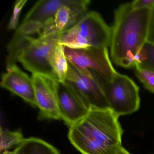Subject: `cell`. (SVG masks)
<instances>
[{"mask_svg":"<svg viewBox=\"0 0 154 154\" xmlns=\"http://www.w3.org/2000/svg\"><path fill=\"white\" fill-rule=\"evenodd\" d=\"M151 9H135L131 2L120 6L114 12L112 28L110 56L118 66L135 67L140 51L147 41Z\"/></svg>","mask_w":154,"mask_h":154,"instance_id":"obj_1","label":"cell"},{"mask_svg":"<svg viewBox=\"0 0 154 154\" xmlns=\"http://www.w3.org/2000/svg\"><path fill=\"white\" fill-rule=\"evenodd\" d=\"M119 117L109 109H91L69 128L71 144L82 154H118L123 130Z\"/></svg>","mask_w":154,"mask_h":154,"instance_id":"obj_2","label":"cell"},{"mask_svg":"<svg viewBox=\"0 0 154 154\" xmlns=\"http://www.w3.org/2000/svg\"><path fill=\"white\" fill-rule=\"evenodd\" d=\"M112 28L96 11H88L72 28L62 34L59 44L72 48H108Z\"/></svg>","mask_w":154,"mask_h":154,"instance_id":"obj_3","label":"cell"},{"mask_svg":"<svg viewBox=\"0 0 154 154\" xmlns=\"http://www.w3.org/2000/svg\"><path fill=\"white\" fill-rule=\"evenodd\" d=\"M61 35H38L20 51L17 57L23 67L32 74L56 80L51 65L52 55L59 44Z\"/></svg>","mask_w":154,"mask_h":154,"instance_id":"obj_4","label":"cell"},{"mask_svg":"<svg viewBox=\"0 0 154 154\" xmlns=\"http://www.w3.org/2000/svg\"><path fill=\"white\" fill-rule=\"evenodd\" d=\"M68 63L81 73L96 74L103 81H111L117 72L109 56L108 48H72L65 47Z\"/></svg>","mask_w":154,"mask_h":154,"instance_id":"obj_5","label":"cell"},{"mask_svg":"<svg viewBox=\"0 0 154 154\" xmlns=\"http://www.w3.org/2000/svg\"><path fill=\"white\" fill-rule=\"evenodd\" d=\"M103 85L109 109L119 117L139 109V88L128 76L118 72L110 82L103 81Z\"/></svg>","mask_w":154,"mask_h":154,"instance_id":"obj_6","label":"cell"},{"mask_svg":"<svg viewBox=\"0 0 154 154\" xmlns=\"http://www.w3.org/2000/svg\"><path fill=\"white\" fill-rule=\"evenodd\" d=\"M64 82L69 85L89 110L109 109L103 81L96 74L82 73L68 63Z\"/></svg>","mask_w":154,"mask_h":154,"instance_id":"obj_7","label":"cell"},{"mask_svg":"<svg viewBox=\"0 0 154 154\" xmlns=\"http://www.w3.org/2000/svg\"><path fill=\"white\" fill-rule=\"evenodd\" d=\"M89 0H71L60 8L54 16L48 20L38 35H62L72 28L88 12Z\"/></svg>","mask_w":154,"mask_h":154,"instance_id":"obj_8","label":"cell"},{"mask_svg":"<svg viewBox=\"0 0 154 154\" xmlns=\"http://www.w3.org/2000/svg\"><path fill=\"white\" fill-rule=\"evenodd\" d=\"M37 107L39 109L38 119H61L57 97L55 80L36 74H32Z\"/></svg>","mask_w":154,"mask_h":154,"instance_id":"obj_9","label":"cell"},{"mask_svg":"<svg viewBox=\"0 0 154 154\" xmlns=\"http://www.w3.org/2000/svg\"><path fill=\"white\" fill-rule=\"evenodd\" d=\"M55 82L61 119L70 128L84 118L90 110L68 85L57 80Z\"/></svg>","mask_w":154,"mask_h":154,"instance_id":"obj_10","label":"cell"},{"mask_svg":"<svg viewBox=\"0 0 154 154\" xmlns=\"http://www.w3.org/2000/svg\"><path fill=\"white\" fill-rule=\"evenodd\" d=\"M0 85L19 96L33 107H37L32 77H29L16 64L7 66L6 72L2 74Z\"/></svg>","mask_w":154,"mask_h":154,"instance_id":"obj_11","label":"cell"},{"mask_svg":"<svg viewBox=\"0 0 154 154\" xmlns=\"http://www.w3.org/2000/svg\"><path fill=\"white\" fill-rule=\"evenodd\" d=\"M42 27L43 25L36 22L21 23L7 46V66L16 64L20 51L34 38L33 35H39Z\"/></svg>","mask_w":154,"mask_h":154,"instance_id":"obj_12","label":"cell"},{"mask_svg":"<svg viewBox=\"0 0 154 154\" xmlns=\"http://www.w3.org/2000/svg\"><path fill=\"white\" fill-rule=\"evenodd\" d=\"M70 1L71 0H40L32 7L21 23L34 22L43 26L54 16L61 7Z\"/></svg>","mask_w":154,"mask_h":154,"instance_id":"obj_13","label":"cell"},{"mask_svg":"<svg viewBox=\"0 0 154 154\" xmlns=\"http://www.w3.org/2000/svg\"><path fill=\"white\" fill-rule=\"evenodd\" d=\"M13 151L14 154H61L53 145L34 137L25 139Z\"/></svg>","mask_w":154,"mask_h":154,"instance_id":"obj_14","label":"cell"},{"mask_svg":"<svg viewBox=\"0 0 154 154\" xmlns=\"http://www.w3.org/2000/svg\"><path fill=\"white\" fill-rule=\"evenodd\" d=\"M51 65L56 80L64 82L69 66L64 46L60 44L57 45L51 58Z\"/></svg>","mask_w":154,"mask_h":154,"instance_id":"obj_15","label":"cell"},{"mask_svg":"<svg viewBox=\"0 0 154 154\" xmlns=\"http://www.w3.org/2000/svg\"><path fill=\"white\" fill-rule=\"evenodd\" d=\"M136 66L154 72V44L153 43L147 41L144 44L138 55Z\"/></svg>","mask_w":154,"mask_h":154,"instance_id":"obj_16","label":"cell"},{"mask_svg":"<svg viewBox=\"0 0 154 154\" xmlns=\"http://www.w3.org/2000/svg\"><path fill=\"white\" fill-rule=\"evenodd\" d=\"M0 150L4 152L10 149L19 146L25 138L20 131H11L1 128Z\"/></svg>","mask_w":154,"mask_h":154,"instance_id":"obj_17","label":"cell"},{"mask_svg":"<svg viewBox=\"0 0 154 154\" xmlns=\"http://www.w3.org/2000/svg\"><path fill=\"white\" fill-rule=\"evenodd\" d=\"M135 73L145 88L150 92L154 93V71L136 66Z\"/></svg>","mask_w":154,"mask_h":154,"instance_id":"obj_18","label":"cell"},{"mask_svg":"<svg viewBox=\"0 0 154 154\" xmlns=\"http://www.w3.org/2000/svg\"><path fill=\"white\" fill-rule=\"evenodd\" d=\"M27 2V0H18L15 2L12 16H11L8 24V29L10 30H15L18 28L19 20L21 10Z\"/></svg>","mask_w":154,"mask_h":154,"instance_id":"obj_19","label":"cell"},{"mask_svg":"<svg viewBox=\"0 0 154 154\" xmlns=\"http://www.w3.org/2000/svg\"><path fill=\"white\" fill-rule=\"evenodd\" d=\"M131 4L135 9H152L154 7V0H136L131 2Z\"/></svg>","mask_w":154,"mask_h":154,"instance_id":"obj_20","label":"cell"},{"mask_svg":"<svg viewBox=\"0 0 154 154\" xmlns=\"http://www.w3.org/2000/svg\"><path fill=\"white\" fill-rule=\"evenodd\" d=\"M147 41L154 44V7L152 9Z\"/></svg>","mask_w":154,"mask_h":154,"instance_id":"obj_21","label":"cell"},{"mask_svg":"<svg viewBox=\"0 0 154 154\" xmlns=\"http://www.w3.org/2000/svg\"><path fill=\"white\" fill-rule=\"evenodd\" d=\"M118 154H131L129 151H128L127 149H125L124 147H122L120 150Z\"/></svg>","mask_w":154,"mask_h":154,"instance_id":"obj_22","label":"cell"},{"mask_svg":"<svg viewBox=\"0 0 154 154\" xmlns=\"http://www.w3.org/2000/svg\"><path fill=\"white\" fill-rule=\"evenodd\" d=\"M1 154H14L13 151H10L8 150L7 151H4L3 153H2Z\"/></svg>","mask_w":154,"mask_h":154,"instance_id":"obj_23","label":"cell"}]
</instances>
